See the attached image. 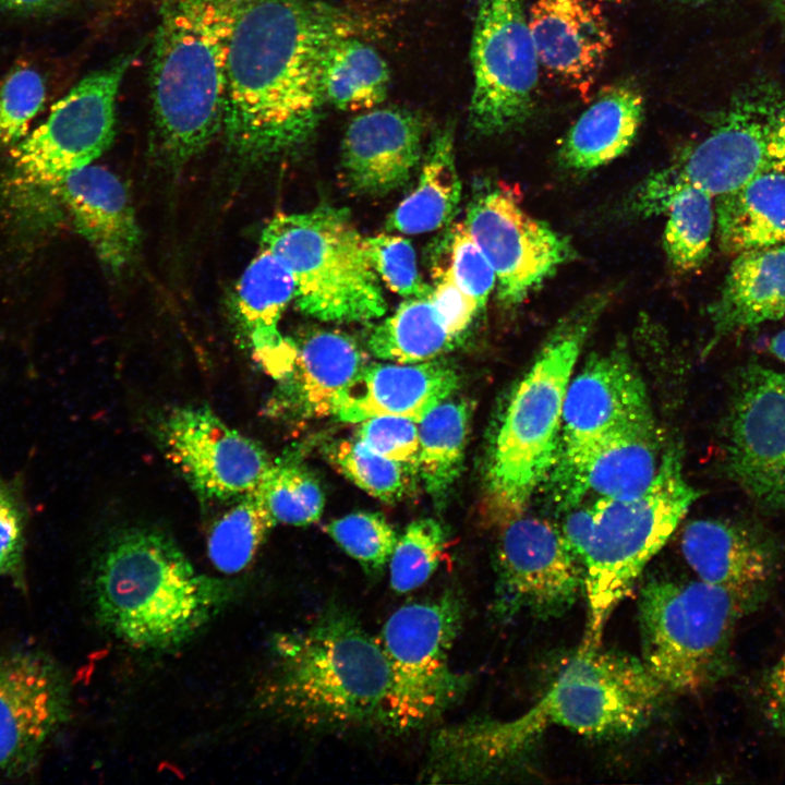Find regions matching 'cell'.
I'll use <instances>...</instances> for the list:
<instances>
[{"mask_svg":"<svg viewBox=\"0 0 785 785\" xmlns=\"http://www.w3.org/2000/svg\"><path fill=\"white\" fill-rule=\"evenodd\" d=\"M663 456L654 422L613 436L585 462L576 503L589 493L597 499H624L643 493L655 479Z\"/></svg>","mask_w":785,"mask_h":785,"instance_id":"f546056e","label":"cell"},{"mask_svg":"<svg viewBox=\"0 0 785 785\" xmlns=\"http://www.w3.org/2000/svg\"><path fill=\"white\" fill-rule=\"evenodd\" d=\"M601 1H617V0H601Z\"/></svg>","mask_w":785,"mask_h":785,"instance_id":"f5cc1de1","label":"cell"},{"mask_svg":"<svg viewBox=\"0 0 785 785\" xmlns=\"http://www.w3.org/2000/svg\"><path fill=\"white\" fill-rule=\"evenodd\" d=\"M59 196L106 268L118 273L133 261L140 228L126 190L114 173L93 165L77 169L62 181Z\"/></svg>","mask_w":785,"mask_h":785,"instance_id":"cb8c5ba5","label":"cell"},{"mask_svg":"<svg viewBox=\"0 0 785 785\" xmlns=\"http://www.w3.org/2000/svg\"><path fill=\"white\" fill-rule=\"evenodd\" d=\"M432 275L431 301L449 334L460 341L481 307L458 286L447 267L434 262Z\"/></svg>","mask_w":785,"mask_h":785,"instance_id":"bcb514c9","label":"cell"},{"mask_svg":"<svg viewBox=\"0 0 785 785\" xmlns=\"http://www.w3.org/2000/svg\"><path fill=\"white\" fill-rule=\"evenodd\" d=\"M448 543L445 527L433 518L411 522L389 559V583L397 593L423 585L437 569Z\"/></svg>","mask_w":785,"mask_h":785,"instance_id":"f35d334b","label":"cell"},{"mask_svg":"<svg viewBox=\"0 0 785 785\" xmlns=\"http://www.w3.org/2000/svg\"><path fill=\"white\" fill-rule=\"evenodd\" d=\"M238 0H160L149 89L157 142L182 164L222 131Z\"/></svg>","mask_w":785,"mask_h":785,"instance_id":"5b68a950","label":"cell"},{"mask_svg":"<svg viewBox=\"0 0 785 785\" xmlns=\"http://www.w3.org/2000/svg\"><path fill=\"white\" fill-rule=\"evenodd\" d=\"M275 524L256 487L234 498L209 529V560L224 575L245 570Z\"/></svg>","mask_w":785,"mask_h":785,"instance_id":"d590c367","label":"cell"},{"mask_svg":"<svg viewBox=\"0 0 785 785\" xmlns=\"http://www.w3.org/2000/svg\"><path fill=\"white\" fill-rule=\"evenodd\" d=\"M462 623V602L452 591L401 606L385 623L379 642L398 681L424 724L458 699L467 679L448 666Z\"/></svg>","mask_w":785,"mask_h":785,"instance_id":"9a60e30c","label":"cell"},{"mask_svg":"<svg viewBox=\"0 0 785 785\" xmlns=\"http://www.w3.org/2000/svg\"><path fill=\"white\" fill-rule=\"evenodd\" d=\"M389 82L383 57L354 35L338 39L327 51L323 69L326 104L346 111L369 110L386 99Z\"/></svg>","mask_w":785,"mask_h":785,"instance_id":"d6a6232c","label":"cell"},{"mask_svg":"<svg viewBox=\"0 0 785 785\" xmlns=\"http://www.w3.org/2000/svg\"><path fill=\"white\" fill-rule=\"evenodd\" d=\"M471 63V126L494 136L524 124L533 114L539 58L522 0H482L475 16Z\"/></svg>","mask_w":785,"mask_h":785,"instance_id":"7c38bea8","label":"cell"},{"mask_svg":"<svg viewBox=\"0 0 785 785\" xmlns=\"http://www.w3.org/2000/svg\"><path fill=\"white\" fill-rule=\"evenodd\" d=\"M708 315L716 340L785 318V245L735 255Z\"/></svg>","mask_w":785,"mask_h":785,"instance_id":"4316f807","label":"cell"},{"mask_svg":"<svg viewBox=\"0 0 785 785\" xmlns=\"http://www.w3.org/2000/svg\"><path fill=\"white\" fill-rule=\"evenodd\" d=\"M70 0H0V9L23 16H40L63 9Z\"/></svg>","mask_w":785,"mask_h":785,"instance_id":"c3c4849f","label":"cell"},{"mask_svg":"<svg viewBox=\"0 0 785 785\" xmlns=\"http://www.w3.org/2000/svg\"><path fill=\"white\" fill-rule=\"evenodd\" d=\"M679 1L688 3V4H701L709 0H679Z\"/></svg>","mask_w":785,"mask_h":785,"instance_id":"816d5d0a","label":"cell"},{"mask_svg":"<svg viewBox=\"0 0 785 785\" xmlns=\"http://www.w3.org/2000/svg\"><path fill=\"white\" fill-rule=\"evenodd\" d=\"M47 99V84L34 65L14 64L0 80V148L13 147L28 134Z\"/></svg>","mask_w":785,"mask_h":785,"instance_id":"ab89813d","label":"cell"},{"mask_svg":"<svg viewBox=\"0 0 785 785\" xmlns=\"http://www.w3.org/2000/svg\"><path fill=\"white\" fill-rule=\"evenodd\" d=\"M26 516L16 487L0 473V578L24 584Z\"/></svg>","mask_w":785,"mask_h":785,"instance_id":"f6af8a7d","label":"cell"},{"mask_svg":"<svg viewBox=\"0 0 785 785\" xmlns=\"http://www.w3.org/2000/svg\"><path fill=\"white\" fill-rule=\"evenodd\" d=\"M440 244L447 258L445 263L435 262L447 267L458 286L484 307L496 285V275L464 224L450 226Z\"/></svg>","mask_w":785,"mask_h":785,"instance_id":"b9f144b4","label":"cell"},{"mask_svg":"<svg viewBox=\"0 0 785 785\" xmlns=\"http://www.w3.org/2000/svg\"><path fill=\"white\" fill-rule=\"evenodd\" d=\"M503 523L496 547L495 612L504 618L520 613L541 619L560 616L584 585L581 563L560 529L522 514Z\"/></svg>","mask_w":785,"mask_h":785,"instance_id":"5bb4252c","label":"cell"},{"mask_svg":"<svg viewBox=\"0 0 785 785\" xmlns=\"http://www.w3.org/2000/svg\"><path fill=\"white\" fill-rule=\"evenodd\" d=\"M422 140V122L407 110L381 108L357 116L341 144L343 182L359 195L397 190L420 162Z\"/></svg>","mask_w":785,"mask_h":785,"instance_id":"44dd1931","label":"cell"},{"mask_svg":"<svg viewBox=\"0 0 785 785\" xmlns=\"http://www.w3.org/2000/svg\"><path fill=\"white\" fill-rule=\"evenodd\" d=\"M367 242L374 269L390 290L407 298H431L432 287L421 277L408 239L383 233Z\"/></svg>","mask_w":785,"mask_h":785,"instance_id":"7bdbcfd3","label":"cell"},{"mask_svg":"<svg viewBox=\"0 0 785 785\" xmlns=\"http://www.w3.org/2000/svg\"><path fill=\"white\" fill-rule=\"evenodd\" d=\"M680 548L699 580L727 590L751 611L773 585L782 558L775 536L745 519H695L683 529Z\"/></svg>","mask_w":785,"mask_h":785,"instance_id":"d6986e66","label":"cell"},{"mask_svg":"<svg viewBox=\"0 0 785 785\" xmlns=\"http://www.w3.org/2000/svg\"><path fill=\"white\" fill-rule=\"evenodd\" d=\"M463 224L493 266L507 305L522 302L573 254L569 241L530 216L506 186L476 193Z\"/></svg>","mask_w":785,"mask_h":785,"instance_id":"2e32d148","label":"cell"},{"mask_svg":"<svg viewBox=\"0 0 785 785\" xmlns=\"http://www.w3.org/2000/svg\"><path fill=\"white\" fill-rule=\"evenodd\" d=\"M751 609L701 580H651L638 618L642 664L665 690L698 691L725 671L737 620Z\"/></svg>","mask_w":785,"mask_h":785,"instance_id":"9c48e42d","label":"cell"},{"mask_svg":"<svg viewBox=\"0 0 785 785\" xmlns=\"http://www.w3.org/2000/svg\"><path fill=\"white\" fill-rule=\"evenodd\" d=\"M70 710L68 679L50 655L32 648L0 654V773L32 769Z\"/></svg>","mask_w":785,"mask_h":785,"instance_id":"ac0fdd59","label":"cell"},{"mask_svg":"<svg viewBox=\"0 0 785 785\" xmlns=\"http://www.w3.org/2000/svg\"><path fill=\"white\" fill-rule=\"evenodd\" d=\"M294 345L292 365L277 378L264 414L295 421L331 415L339 394L365 365L363 351L336 330L307 333Z\"/></svg>","mask_w":785,"mask_h":785,"instance_id":"7402d4cb","label":"cell"},{"mask_svg":"<svg viewBox=\"0 0 785 785\" xmlns=\"http://www.w3.org/2000/svg\"><path fill=\"white\" fill-rule=\"evenodd\" d=\"M170 461L203 500L229 502L254 490L273 463L255 440L207 406L171 410L159 425Z\"/></svg>","mask_w":785,"mask_h":785,"instance_id":"e0dca14e","label":"cell"},{"mask_svg":"<svg viewBox=\"0 0 785 785\" xmlns=\"http://www.w3.org/2000/svg\"><path fill=\"white\" fill-rule=\"evenodd\" d=\"M698 497L699 492L684 475L680 455L672 449L664 454L655 479L643 493L594 502L591 529L578 557L588 603L581 649L600 647L611 614Z\"/></svg>","mask_w":785,"mask_h":785,"instance_id":"52a82bcc","label":"cell"},{"mask_svg":"<svg viewBox=\"0 0 785 785\" xmlns=\"http://www.w3.org/2000/svg\"><path fill=\"white\" fill-rule=\"evenodd\" d=\"M724 467L758 506L785 511V373L759 362L737 372L724 426Z\"/></svg>","mask_w":785,"mask_h":785,"instance_id":"4fadbf2b","label":"cell"},{"mask_svg":"<svg viewBox=\"0 0 785 785\" xmlns=\"http://www.w3.org/2000/svg\"><path fill=\"white\" fill-rule=\"evenodd\" d=\"M330 460L357 486L386 503L409 496L419 476L416 467L388 459L357 438L335 445Z\"/></svg>","mask_w":785,"mask_h":785,"instance_id":"74e56055","label":"cell"},{"mask_svg":"<svg viewBox=\"0 0 785 785\" xmlns=\"http://www.w3.org/2000/svg\"><path fill=\"white\" fill-rule=\"evenodd\" d=\"M769 350L785 364V329L770 340Z\"/></svg>","mask_w":785,"mask_h":785,"instance_id":"681fc988","label":"cell"},{"mask_svg":"<svg viewBox=\"0 0 785 785\" xmlns=\"http://www.w3.org/2000/svg\"><path fill=\"white\" fill-rule=\"evenodd\" d=\"M294 279L287 266L261 246L235 286L234 313L264 367L277 379L292 365L294 340L278 330L279 319L294 299Z\"/></svg>","mask_w":785,"mask_h":785,"instance_id":"d4e9b609","label":"cell"},{"mask_svg":"<svg viewBox=\"0 0 785 785\" xmlns=\"http://www.w3.org/2000/svg\"><path fill=\"white\" fill-rule=\"evenodd\" d=\"M735 182L763 172L785 173V95L753 87L733 98L715 118Z\"/></svg>","mask_w":785,"mask_h":785,"instance_id":"484cf974","label":"cell"},{"mask_svg":"<svg viewBox=\"0 0 785 785\" xmlns=\"http://www.w3.org/2000/svg\"><path fill=\"white\" fill-rule=\"evenodd\" d=\"M469 418L468 403L449 397L419 422L418 474L438 507L462 470Z\"/></svg>","mask_w":785,"mask_h":785,"instance_id":"1f68e13d","label":"cell"},{"mask_svg":"<svg viewBox=\"0 0 785 785\" xmlns=\"http://www.w3.org/2000/svg\"><path fill=\"white\" fill-rule=\"evenodd\" d=\"M459 383L456 370L442 360L365 364L337 397L331 415L347 423L379 415L420 422Z\"/></svg>","mask_w":785,"mask_h":785,"instance_id":"603a6c76","label":"cell"},{"mask_svg":"<svg viewBox=\"0 0 785 785\" xmlns=\"http://www.w3.org/2000/svg\"><path fill=\"white\" fill-rule=\"evenodd\" d=\"M262 702L275 715L314 729L421 726L378 639L349 611L331 606L309 627L271 641Z\"/></svg>","mask_w":785,"mask_h":785,"instance_id":"3957f363","label":"cell"},{"mask_svg":"<svg viewBox=\"0 0 785 785\" xmlns=\"http://www.w3.org/2000/svg\"><path fill=\"white\" fill-rule=\"evenodd\" d=\"M261 246L290 270L294 301L305 315L324 322H369L387 312L367 238L347 208L323 205L280 213L262 231Z\"/></svg>","mask_w":785,"mask_h":785,"instance_id":"ba28073f","label":"cell"},{"mask_svg":"<svg viewBox=\"0 0 785 785\" xmlns=\"http://www.w3.org/2000/svg\"><path fill=\"white\" fill-rule=\"evenodd\" d=\"M765 713L773 728L785 735V652L768 678Z\"/></svg>","mask_w":785,"mask_h":785,"instance_id":"7dc6e473","label":"cell"},{"mask_svg":"<svg viewBox=\"0 0 785 785\" xmlns=\"http://www.w3.org/2000/svg\"><path fill=\"white\" fill-rule=\"evenodd\" d=\"M357 439L388 459L416 467L419 452L416 421L396 415L369 418L360 422Z\"/></svg>","mask_w":785,"mask_h":785,"instance_id":"ee69618b","label":"cell"},{"mask_svg":"<svg viewBox=\"0 0 785 785\" xmlns=\"http://www.w3.org/2000/svg\"><path fill=\"white\" fill-rule=\"evenodd\" d=\"M133 55L76 83L37 128L11 147L9 188L15 205L49 209L62 181L90 165L111 144L116 99Z\"/></svg>","mask_w":785,"mask_h":785,"instance_id":"30bf717a","label":"cell"},{"mask_svg":"<svg viewBox=\"0 0 785 785\" xmlns=\"http://www.w3.org/2000/svg\"><path fill=\"white\" fill-rule=\"evenodd\" d=\"M667 220L663 246L674 269L688 273L703 265L715 230L713 197L690 183L672 184L664 195Z\"/></svg>","mask_w":785,"mask_h":785,"instance_id":"e575fe53","label":"cell"},{"mask_svg":"<svg viewBox=\"0 0 785 785\" xmlns=\"http://www.w3.org/2000/svg\"><path fill=\"white\" fill-rule=\"evenodd\" d=\"M653 422L645 386L627 355L592 357L571 377L564 401L558 456L548 478L557 500L576 504L581 471L602 444Z\"/></svg>","mask_w":785,"mask_h":785,"instance_id":"8fae6325","label":"cell"},{"mask_svg":"<svg viewBox=\"0 0 785 785\" xmlns=\"http://www.w3.org/2000/svg\"><path fill=\"white\" fill-rule=\"evenodd\" d=\"M235 593L229 580L197 570L169 534L147 527L114 533L92 579L100 626L124 644L149 652L190 642Z\"/></svg>","mask_w":785,"mask_h":785,"instance_id":"277c9868","label":"cell"},{"mask_svg":"<svg viewBox=\"0 0 785 785\" xmlns=\"http://www.w3.org/2000/svg\"><path fill=\"white\" fill-rule=\"evenodd\" d=\"M527 16L540 64L589 96L613 46L601 8L589 0H533Z\"/></svg>","mask_w":785,"mask_h":785,"instance_id":"ffe728a7","label":"cell"},{"mask_svg":"<svg viewBox=\"0 0 785 785\" xmlns=\"http://www.w3.org/2000/svg\"><path fill=\"white\" fill-rule=\"evenodd\" d=\"M416 186L388 216L386 229L403 234L437 230L450 224L461 197L454 132L439 130L426 153Z\"/></svg>","mask_w":785,"mask_h":785,"instance_id":"4dcf8cb0","label":"cell"},{"mask_svg":"<svg viewBox=\"0 0 785 785\" xmlns=\"http://www.w3.org/2000/svg\"><path fill=\"white\" fill-rule=\"evenodd\" d=\"M601 305L584 304L558 327L510 397L486 469L488 504L502 522L521 515L551 475L567 388Z\"/></svg>","mask_w":785,"mask_h":785,"instance_id":"8992f818","label":"cell"},{"mask_svg":"<svg viewBox=\"0 0 785 785\" xmlns=\"http://www.w3.org/2000/svg\"><path fill=\"white\" fill-rule=\"evenodd\" d=\"M335 542L370 573L388 565L398 536L381 514L358 511L326 527Z\"/></svg>","mask_w":785,"mask_h":785,"instance_id":"60d3db41","label":"cell"},{"mask_svg":"<svg viewBox=\"0 0 785 785\" xmlns=\"http://www.w3.org/2000/svg\"><path fill=\"white\" fill-rule=\"evenodd\" d=\"M664 691L642 662L600 647L579 648L550 689L522 714L505 721L473 720L436 734L427 775L433 782L487 776L552 726L599 737L635 733L654 714Z\"/></svg>","mask_w":785,"mask_h":785,"instance_id":"7a4b0ae2","label":"cell"},{"mask_svg":"<svg viewBox=\"0 0 785 785\" xmlns=\"http://www.w3.org/2000/svg\"><path fill=\"white\" fill-rule=\"evenodd\" d=\"M355 27L324 0H238L221 132L239 157L270 161L313 136L326 105L327 51Z\"/></svg>","mask_w":785,"mask_h":785,"instance_id":"6da1fadb","label":"cell"},{"mask_svg":"<svg viewBox=\"0 0 785 785\" xmlns=\"http://www.w3.org/2000/svg\"><path fill=\"white\" fill-rule=\"evenodd\" d=\"M714 204L724 253L735 256L785 245V173H760Z\"/></svg>","mask_w":785,"mask_h":785,"instance_id":"f1b7e54d","label":"cell"},{"mask_svg":"<svg viewBox=\"0 0 785 785\" xmlns=\"http://www.w3.org/2000/svg\"><path fill=\"white\" fill-rule=\"evenodd\" d=\"M256 491L276 523L301 527L321 518L322 487L313 473L297 461H273Z\"/></svg>","mask_w":785,"mask_h":785,"instance_id":"8d00e7d4","label":"cell"},{"mask_svg":"<svg viewBox=\"0 0 785 785\" xmlns=\"http://www.w3.org/2000/svg\"><path fill=\"white\" fill-rule=\"evenodd\" d=\"M643 116L644 96L636 84L623 81L603 87L564 137L561 165L585 172L609 164L631 147Z\"/></svg>","mask_w":785,"mask_h":785,"instance_id":"83f0119b","label":"cell"},{"mask_svg":"<svg viewBox=\"0 0 785 785\" xmlns=\"http://www.w3.org/2000/svg\"><path fill=\"white\" fill-rule=\"evenodd\" d=\"M458 342L447 330L431 298H409L392 315L372 328L366 345L376 358L418 363L434 360Z\"/></svg>","mask_w":785,"mask_h":785,"instance_id":"836d02e7","label":"cell"},{"mask_svg":"<svg viewBox=\"0 0 785 785\" xmlns=\"http://www.w3.org/2000/svg\"><path fill=\"white\" fill-rule=\"evenodd\" d=\"M771 2L776 11L777 17L785 26V0H771Z\"/></svg>","mask_w":785,"mask_h":785,"instance_id":"f907efd6","label":"cell"}]
</instances>
